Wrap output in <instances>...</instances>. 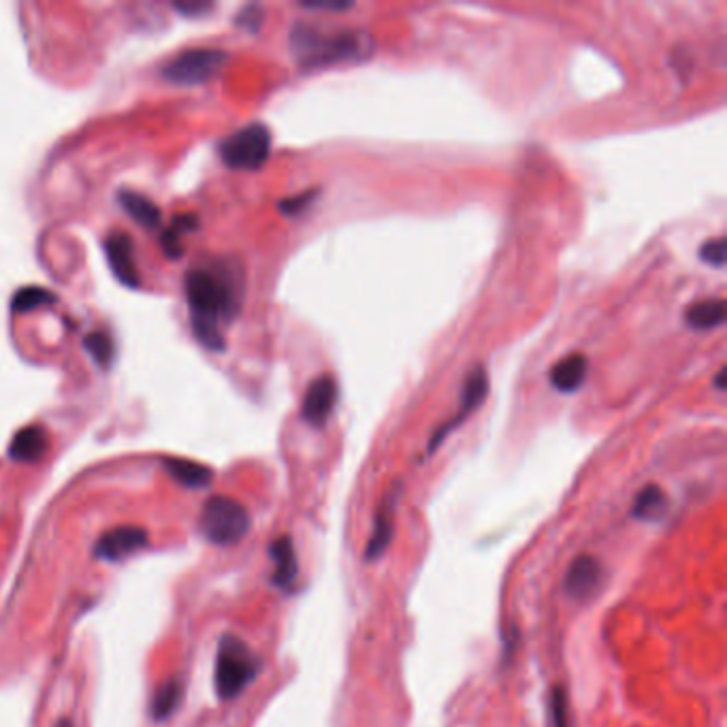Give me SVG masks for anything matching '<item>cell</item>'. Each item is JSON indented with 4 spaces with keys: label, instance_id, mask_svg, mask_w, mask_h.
<instances>
[{
    "label": "cell",
    "instance_id": "obj_24",
    "mask_svg": "<svg viewBox=\"0 0 727 727\" xmlns=\"http://www.w3.org/2000/svg\"><path fill=\"white\" fill-rule=\"evenodd\" d=\"M700 258L702 263L710 267H723L727 261V239L725 237L708 239L700 248Z\"/></svg>",
    "mask_w": 727,
    "mask_h": 727
},
{
    "label": "cell",
    "instance_id": "obj_22",
    "mask_svg": "<svg viewBox=\"0 0 727 727\" xmlns=\"http://www.w3.org/2000/svg\"><path fill=\"white\" fill-rule=\"evenodd\" d=\"M56 303V295H52L50 290H45L41 286H28L18 290L11 299V310L15 314H28L32 310L45 308V305Z\"/></svg>",
    "mask_w": 727,
    "mask_h": 727
},
{
    "label": "cell",
    "instance_id": "obj_18",
    "mask_svg": "<svg viewBox=\"0 0 727 727\" xmlns=\"http://www.w3.org/2000/svg\"><path fill=\"white\" fill-rule=\"evenodd\" d=\"M165 467L177 482L190 489L207 487L214 476L207 465H201L197 461H188V459H165Z\"/></svg>",
    "mask_w": 727,
    "mask_h": 727
},
{
    "label": "cell",
    "instance_id": "obj_17",
    "mask_svg": "<svg viewBox=\"0 0 727 727\" xmlns=\"http://www.w3.org/2000/svg\"><path fill=\"white\" fill-rule=\"evenodd\" d=\"M118 201H120V207L124 209V212L131 216L137 224L145 226V229L156 231L160 226V222H163V214H160V209L156 207V203L145 197V195H139V192L122 190L118 195Z\"/></svg>",
    "mask_w": 727,
    "mask_h": 727
},
{
    "label": "cell",
    "instance_id": "obj_10",
    "mask_svg": "<svg viewBox=\"0 0 727 727\" xmlns=\"http://www.w3.org/2000/svg\"><path fill=\"white\" fill-rule=\"evenodd\" d=\"M145 542H148V533H145V529L133 525L116 527L107 531L105 536L96 542L94 555L105 561H122L128 555L137 553L139 548L145 546Z\"/></svg>",
    "mask_w": 727,
    "mask_h": 727
},
{
    "label": "cell",
    "instance_id": "obj_21",
    "mask_svg": "<svg viewBox=\"0 0 727 727\" xmlns=\"http://www.w3.org/2000/svg\"><path fill=\"white\" fill-rule=\"evenodd\" d=\"M180 700H182V683L177 681V678H171V681L160 685L158 691L154 693L152 715L158 721H163V719L171 717L175 713L177 704H180Z\"/></svg>",
    "mask_w": 727,
    "mask_h": 727
},
{
    "label": "cell",
    "instance_id": "obj_12",
    "mask_svg": "<svg viewBox=\"0 0 727 727\" xmlns=\"http://www.w3.org/2000/svg\"><path fill=\"white\" fill-rule=\"evenodd\" d=\"M393 531H395V499L386 497L374 516V529H371V536L365 548L367 561H376L386 553V548H389L393 540Z\"/></svg>",
    "mask_w": 727,
    "mask_h": 727
},
{
    "label": "cell",
    "instance_id": "obj_2",
    "mask_svg": "<svg viewBox=\"0 0 727 727\" xmlns=\"http://www.w3.org/2000/svg\"><path fill=\"white\" fill-rule=\"evenodd\" d=\"M290 45L305 69L331 67L371 54V37L357 30L322 32L316 26L297 24L290 32Z\"/></svg>",
    "mask_w": 727,
    "mask_h": 727
},
{
    "label": "cell",
    "instance_id": "obj_13",
    "mask_svg": "<svg viewBox=\"0 0 727 727\" xmlns=\"http://www.w3.org/2000/svg\"><path fill=\"white\" fill-rule=\"evenodd\" d=\"M47 446H50V438H47L45 429L39 425H30L13 435L9 457L20 463H35L45 455Z\"/></svg>",
    "mask_w": 727,
    "mask_h": 727
},
{
    "label": "cell",
    "instance_id": "obj_1",
    "mask_svg": "<svg viewBox=\"0 0 727 727\" xmlns=\"http://www.w3.org/2000/svg\"><path fill=\"white\" fill-rule=\"evenodd\" d=\"M184 288L192 312V333L207 350H222L224 335L218 322L233 320L241 308V273L229 263L199 267L188 273Z\"/></svg>",
    "mask_w": 727,
    "mask_h": 727
},
{
    "label": "cell",
    "instance_id": "obj_6",
    "mask_svg": "<svg viewBox=\"0 0 727 727\" xmlns=\"http://www.w3.org/2000/svg\"><path fill=\"white\" fill-rule=\"evenodd\" d=\"M229 60L224 50H212V47H195V50H186L169 60L163 69L167 82L180 84V86H195L209 82L216 77L222 67Z\"/></svg>",
    "mask_w": 727,
    "mask_h": 727
},
{
    "label": "cell",
    "instance_id": "obj_14",
    "mask_svg": "<svg viewBox=\"0 0 727 727\" xmlns=\"http://www.w3.org/2000/svg\"><path fill=\"white\" fill-rule=\"evenodd\" d=\"M589 361L585 354H568L551 369V384L559 393H576L587 380Z\"/></svg>",
    "mask_w": 727,
    "mask_h": 727
},
{
    "label": "cell",
    "instance_id": "obj_23",
    "mask_svg": "<svg viewBox=\"0 0 727 727\" xmlns=\"http://www.w3.org/2000/svg\"><path fill=\"white\" fill-rule=\"evenodd\" d=\"M86 350L90 352V357L94 359V363L99 365L101 369H107L113 363V357H116V348H113L111 337L105 331H94L90 333L86 339Z\"/></svg>",
    "mask_w": 727,
    "mask_h": 727
},
{
    "label": "cell",
    "instance_id": "obj_19",
    "mask_svg": "<svg viewBox=\"0 0 727 727\" xmlns=\"http://www.w3.org/2000/svg\"><path fill=\"white\" fill-rule=\"evenodd\" d=\"M666 512H668V497L657 487V484H649V487H644L636 495V502L632 508V514L636 516V519L659 521Z\"/></svg>",
    "mask_w": 727,
    "mask_h": 727
},
{
    "label": "cell",
    "instance_id": "obj_25",
    "mask_svg": "<svg viewBox=\"0 0 727 727\" xmlns=\"http://www.w3.org/2000/svg\"><path fill=\"white\" fill-rule=\"evenodd\" d=\"M316 197H318V190H305V192H301V195L288 197V199L280 201V212L286 216H299L314 203Z\"/></svg>",
    "mask_w": 727,
    "mask_h": 727
},
{
    "label": "cell",
    "instance_id": "obj_7",
    "mask_svg": "<svg viewBox=\"0 0 727 727\" xmlns=\"http://www.w3.org/2000/svg\"><path fill=\"white\" fill-rule=\"evenodd\" d=\"M487 393H489V376H487V371H484V367H474L470 371V374H467V378H465L463 391H461V403H459L457 414L452 416L446 425H442L438 431L433 433V438L429 442V452H433L435 448H438L442 444V440L446 438V435L452 429H457L463 423V420L470 418L482 406V401L487 399Z\"/></svg>",
    "mask_w": 727,
    "mask_h": 727
},
{
    "label": "cell",
    "instance_id": "obj_15",
    "mask_svg": "<svg viewBox=\"0 0 727 727\" xmlns=\"http://www.w3.org/2000/svg\"><path fill=\"white\" fill-rule=\"evenodd\" d=\"M269 553L273 563H276V574H273V583H276L280 589H290L295 585L297 574H299V563H297V555H295V546L293 540L288 536L278 538L276 542H271Z\"/></svg>",
    "mask_w": 727,
    "mask_h": 727
},
{
    "label": "cell",
    "instance_id": "obj_9",
    "mask_svg": "<svg viewBox=\"0 0 727 727\" xmlns=\"http://www.w3.org/2000/svg\"><path fill=\"white\" fill-rule=\"evenodd\" d=\"M337 403V384L331 376H318L305 391L301 403V416L312 427H322L333 414Z\"/></svg>",
    "mask_w": 727,
    "mask_h": 727
},
{
    "label": "cell",
    "instance_id": "obj_28",
    "mask_svg": "<svg viewBox=\"0 0 727 727\" xmlns=\"http://www.w3.org/2000/svg\"><path fill=\"white\" fill-rule=\"evenodd\" d=\"M303 9L310 11H346L352 7V3H322V0H316V3H301Z\"/></svg>",
    "mask_w": 727,
    "mask_h": 727
},
{
    "label": "cell",
    "instance_id": "obj_30",
    "mask_svg": "<svg viewBox=\"0 0 727 727\" xmlns=\"http://www.w3.org/2000/svg\"><path fill=\"white\" fill-rule=\"evenodd\" d=\"M715 386H717L719 391H725V367H723V369H719L717 380H715Z\"/></svg>",
    "mask_w": 727,
    "mask_h": 727
},
{
    "label": "cell",
    "instance_id": "obj_11",
    "mask_svg": "<svg viewBox=\"0 0 727 727\" xmlns=\"http://www.w3.org/2000/svg\"><path fill=\"white\" fill-rule=\"evenodd\" d=\"M105 254H107V263L124 286L128 288H137L141 284L139 278V269L135 265V256H133V241L126 233H111L105 239Z\"/></svg>",
    "mask_w": 727,
    "mask_h": 727
},
{
    "label": "cell",
    "instance_id": "obj_5",
    "mask_svg": "<svg viewBox=\"0 0 727 727\" xmlns=\"http://www.w3.org/2000/svg\"><path fill=\"white\" fill-rule=\"evenodd\" d=\"M271 154V131L265 124H248L220 143L224 165L235 171H258Z\"/></svg>",
    "mask_w": 727,
    "mask_h": 727
},
{
    "label": "cell",
    "instance_id": "obj_26",
    "mask_svg": "<svg viewBox=\"0 0 727 727\" xmlns=\"http://www.w3.org/2000/svg\"><path fill=\"white\" fill-rule=\"evenodd\" d=\"M551 713L555 727H568V698L561 687L553 689V700H551Z\"/></svg>",
    "mask_w": 727,
    "mask_h": 727
},
{
    "label": "cell",
    "instance_id": "obj_8",
    "mask_svg": "<svg viewBox=\"0 0 727 727\" xmlns=\"http://www.w3.org/2000/svg\"><path fill=\"white\" fill-rule=\"evenodd\" d=\"M604 583V565L591 555H580L572 561L568 574H565V593L572 600L585 602L602 587Z\"/></svg>",
    "mask_w": 727,
    "mask_h": 727
},
{
    "label": "cell",
    "instance_id": "obj_20",
    "mask_svg": "<svg viewBox=\"0 0 727 727\" xmlns=\"http://www.w3.org/2000/svg\"><path fill=\"white\" fill-rule=\"evenodd\" d=\"M195 229H197V216L195 214H180V216H175L171 220V226L163 233V239H160V244H163V250L167 252L169 258H180L182 256V252H184L182 235L195 231Z\"/></svg>",
    "mask_w": 727,
    "mask_h": 727
},
{
    "label": "cell",
    "instance_id": "obj_27",
    "mask_svg": "<svg viewBox=\"0 0 727 727\" xmlns=\"http://www.w3.org/2000/svg\"><path fill=\"white\" fill-rule=\"evenodd\" d=\"M261 22H263V9H261V7H256V5L246 7L244 11H241V13L237 15V24H239V26H246V28H250V30H256L258 26H261Z\"/></svg>",
    "mask_w": 727,
    "mask_h": 727
},
{
    "label": "cell",
    "instance_id": "obj_4",
    "mask_svg": "<svg viewBox=\"0 0 727 727\" xmlns=\"http://www.w3.org/2000/svg\"><path fill=\"white\" fill-rule=\"evenodd\" d=\"M201 533L214 544H235L250 531V514L233 497H209L199 519Z\"/></svg>",
    "mask_w": 727,
    "mask_h": 727
},
{
    "label": "cell",
    "instance_id": "obj_16",
    "mask_svg": "<svg viewBox=\"0 0 727 727\" xmlns=\"http://www.w3.org/2000/svg\"><path fill=\"white\" fill-rule=\"evenodd\" d=\"M727 308L723 299H704L691 303L685 312V322L689 329L696 331H710L725 325Z\"/></svg>",
    "mask_w": 727,
    "mask_h": 727
},
{
    "label": "cell",
    "instance_id": "obj_3",
    "mask_svg": "<svg viewBox=\"0 0 727 727\" xmlns=\"http://www.w3.org/2000/svg\"><path fill=\"white\" fill-rule=\"evenodd\" d=\"M258 674V659L244 640L224 636L216 655V691L222 700H233Z\"/></svg>",
    "mask_w": 727,
    "mask_h": 727
},
{
    "label": "cell",
    "instance_id": "obj_29",
    "mask_svg": "<svg viewBox=\"0 0 727 727\" xmlns=\"http://www.w3.org/2000/svg\"><path fill=\"white\" fill-rule=\"evenodd\" d=\"M175 7L182 13H201V11H207L212 5L209 3H175Z\"/></svg>",
    "mask_w": 727,
    "mask_h": 727
}]
</instances>
